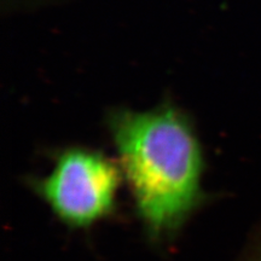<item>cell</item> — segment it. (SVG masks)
<instances>
[{
  "label": "cell",
  "mask_w": 261,
  "mask_h": 261,
  "mask_svg": "<svg viewBox=\"0 0 261 261\" xmlns=\"http://www.w3.org/2000/svg\"><path fill=\"white\" fill-rule=\"evenodd\" d=\"M109 129L146 227L156 236L174 231L201 197L203 160L191 125L160 107L113 113Z\"/></svg>",
  "instance_id": "6da1fadb"
},
{
  "label": "cell",
  "mask_w": 261,
  "mask_h": 261,
  "mask_svg": "<svg viewBox=\"0 0 261 261\" xmlns=\"http://www.w3.org/2000/svg\"><path fill=\"white\" fill-rule=\"evenodd\" d=\"M257 261H261V259H260V260H257Z\"/></svg>",
  "instance_id": "3957f363"
},
{
  "label": "cell",
  "mask_w": 261,
  "mask_h": 261,
  "mask_svg": "<svg viewBox=\"0 0 261 261\" xmlns=\"http://www.w3.org/2000/svg\"><path fill=\"white\" fill-rule=\"evenodd\" d=\"M119 184V169L106 156L86 149H69L58 156L37 189L61 220L83 227L113 210Z\"/></svg>",
  "instance_id": "7a4b0ae2"
}]
</instances>
